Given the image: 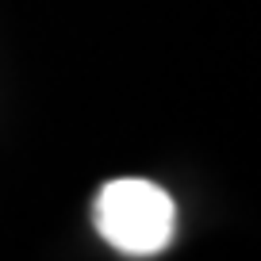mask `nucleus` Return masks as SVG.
Returning <instances> with one entry per match:
<instances>
[{
	"label": "nucleus",
	"mask_w": 261,
	"mask_h": 261,
	"mask_svg": "<svg viewBox=\"0 0 261 261\" xmlns=\"http://www.w3.org/2000/svg\"><path fill=\"white\" fill-rule=\"evenodd\" d=\"M92 219H96V230L108 246H115L127 257H150L173 242L177 204L154 180L119 177L100 188Z\"/></svg>",
	"instance_id": "1"
}]
</instances>
